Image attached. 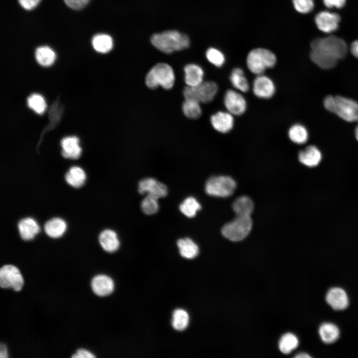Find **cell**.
I'll list each match as a JSON object with an SVG mask.
<instances>
[{"label":"cell","instance_id":"cell-26","mask_svg":"<svg viewBox=\"0 0 358 358\" xmlns=\"http://www.w3.org/2000/svg\"><path fill=\"white\" fill-rule=\"evenodd\" d=\"M232 208L236 216H250L254 209V204L249 197L242 196L234 201Z\"/></svg>","mask_w":358,"mask_h":358},{"label":"cell","instance_id":"cell-32","mask_svg":"<svg viewBox=\"0 0 358 358\" xmlns=\"http://www.w3.org/2000/svg\"><path fill=\"white\" fill-rule=\"evenodd\" d=\"M182 109L185 116L190 119H197L202 113L200 103L193 99H185Z\"/></svg>","mask_w":358,"mask_h":358},{"label":"cell","instance_id":"cell-41","mask_svg":"<svg viewBox=\"0 0 358 358\" xmlns=\"http://www.w3.org/2000/svg\"><path fill=\"white\" fill-rule=\"evenodd\" d=\"M324 105L327 110L333 113L335 107V97L327 96L324 100Z\"/></svg>","mask_w":358,"mask_h":358},{"label":"cell","instance_id":"cell-11","mask_svg":"<svg viewBox=\"0 0 358 358\" xmlns=\"http://www.w3.org/2000/svg\"><path fill=\"white\" fill-rule=\"evenodd\" d=\"M253 94L261 99L272 97L276 92V86L271 78L265 74L256 75L252 84Z\"/></svg>","mask_w":358,"mask_h":358},{"label":"cell","instance_id":"cell-5","mask_svg":"<svg viewBox=\"0 0 358 358\" xmlns=\"http://www.w3.org/2000/svg\"><path fill=\"white\" fill-rule=\"evenodd\" d=\"M252 227L250 216H236L233 221L226 223L222 228L224 237L232 241H239L245 238Z\"/></svg>","mask_w":358,"mask_h":358},{"label":"cell","instance_id":"cell-40","mask_svg":"<svg viewBox=\"0 0 358 358\" xmlns=\"http://www.w3.org/2000/svg\"><path fill=\"white\" fill-rule=\"evenodd\" d=\"M20 5L26 10H31L39 3L40 0H18Z\"/></svg>","mask_w":358,"mask_h":358},{"label":"cell","instance_id":"cell-34","mask_svg":"<svg viewBox=\"0 0 358 358\" xmlns=\"http://www.w3.org/2000/svg\"><path fill=\"white\" fill-rule=\"evenodd\" d=\"M298 345L297 338L291 333H287L281 337L279 343V348L282 353L288 354L296 349Z\"/></svg>","mask_w":358,"mask_h":358},{"label":"cell","instance_id":"cell-19","mask_svg":"<svg viewBox=\"0 0 358 358\" xmlns=\"http://www.w3.org/2000/svg\"><path fill=\"white\" fill-rule=\"evenodd\" d=\"M298 159L301 163L309 167L319 165L322 160L320 151L314 146H309L298 153Z\"/></svg>","mask_w":358,"mask_h":358},{"label":"cell","instance_id":"cell-23","mask_svg":"<svg viewBox=\"0 0 358 358\" xmlns=\"http://www.w3.org/2000/svg\"><path fill=\"white\" fill-rule=\"evenodd\" d=\"M44 229L48 236L57 238L64 234L67 229V224L61 218H53L45 223Z\"/></svg>","mask_w":358,"mask_h":358},{"label":"cell","instance_id":"cell-47","mask_svg":"<svg viewBox=\"0 0 358 358\" xmlns=\"http://www.w3.org/2000/svg\"><path fill=\"white\" fill-rule=\"evenodd\" d=\"M355 135L358 141V125L357 126L356 130H355Z\"/></svg>","mask_w":358,"mask_h":358},{"label":"cell","instance_id":"cell-29","mask_svg":"<svg viewBox=\"0 0 358 358\" xmlns=\"http://www.w3.org/2000/svg\"><path fill=\"white\" fill-rule=\"evenodd\" d=\"M319 333L322 340L325 343L330 344L335 342L339 336V330L334 324L325 323L321 325Z\"/></svg>","mask_w":358,"mask_h":358},{"label":"cell","instance_id":"cell-28","mask_svg":"<svg viewBox=\"0 0 358 358\" xmlns=\"http://www.w3.org/2000/svg\"><path fill=\"white\" fill-rule=\"evenodd\" d=\"M92 45L97 52L101 53L109 52L113 47L112 38L106 34H98L93 36Z\"/></svg>","mask_w":358,"mask_h":358},{"label":"cell","instance_id":"cell-22","mask_svg":"<svg viewBox=\"0 0 358 358\" xmlns=\"http://www.w3.org/2000/svg\"><path fill=\"white\" fill-rule=\"evenodd\" d=\"M100 245L106 252L113 253L117 251L120 242L117 234L113 230L106 229L102 231L98 238Z\"/></svg>","mask_w":358,"mask_h":358},{"label":"cell","instance_id":"cell-36","mask_svg":"<svg viewBox=\"0 0 358 358\" xmlns=\"http://www.w3.org/2000/svg\"><path fill=\"white\" fill-rule=\"evenodd\" d=\"M27 101L28 107L37 114L43 113L46 108L44 98L39 94H31L27 98Z\"/></svg>","mask_w":358,"mask_h":358},{"label":"cell","instance_id":"cell-43","mask_svg":"<svg viewBox=\"0 0 358 358\" xmlns=\"http://www.w3.org/2000/svg\"><path fill=\"white\" fill-rule=\"evenodd\" d=\"M72 357L74 358H95V356L88 350L81 349L78 350Z\"/></svg>","mask_w":358,"mask_h":358},{"label":"cell","instance_id":"cell-20","mask_svg":"<svg viewBox=\"0 0 358 358\" xmlns=\"http://www.w3.org/2000/svg\"><path fill=\"white\" fill-rule=\"evenodd\" d=\"M17 226L20 237L26 241L32 239L40 230L37 222L30 217L25 218L20 220Z\"/></svg>","mask_w":358,"mask_h":358},{"label":"cell","instance_id":"cell-35","mask_svg":"<svg viewBox=\"0 0 358 358\" xmlns=\"http://www.w3.org/2000/svg\"><path fill=\"white\" fill-rule=\"evenodd\" d=\"M158 199L154 196L147 194L141 203L142 211L147 215H152L158 212L159 208Z\"/></svg>","mask_w":358,"mask_h":358},{"label":"cell","instance_id":"cell-1","mask_svg":"<svg viewBox=\"0 0 358 358\" xmlns=\"http://www.w3.org/2000/svg\"><path fill=\"white\" fill-rule=\"evenodd\" d=\"M311 59L324 69L333 68L338 60L345 57L348 51L345 42L334 36L314 40L311 44Z\"/></svg>","mask_w":358,"mask_h":358},{"label":"cell","instance_id":"cell-25","mask_svg":"<svg viewBox=\"0 0 358 358\" xmlns=\"http://www.w3.org/2000/svg\"><path fill=\"white\" fill-rule=\"evenodd\" d=\"M86 179L84 171L78 166L72 167L65 175V180L71 186L80 187L83 186Z\"/></svg>","mask_w":358,"mask_h":358},{"label":"cell","instance_id":"cell-17","mask_svg":"<svg viewBox=\"0 0 358 358\" xmlns=\"http://www.w3.org/2000/svg\"><path fill=\"white\" fill-rule=\"evenodd\" d=\"M184 82L186 86L196 87L204 82V73L203 69L195 64L186 65L184 68Z\"/></svg>","mask_w":358,"mask_h":358},{"label":"cell","instance_id":"cell-31","mask_svg":"<svg viewBox=\"0 0 358 358\" xmlns=\"http://www.w3.org/2000/svg\"><path fill=\"white\" fill-rule=\"evenodd\" d=\"M201 208L199 203L195 198L191 196L186 198L179 206L180 212L189 218L194 217L196 212Z\"/></svg>","mask_w":358,"mask_h":358},{"label":"cell","instance_id":"cell-12","mask_svg":"<svg viewBox=\"0 0 358 358\" xmlns=\"http://www.w3.org/2000/svg\"><path fill=\"white\" fill-rule=\"evenodd\" d=\"M213 128L221 134H227L234 128V116L227 110H219L212 114L210 118Z\"/></svg>","mask_w":358,"mask_h":358},{"label":"cell","instance_id":"cell-9","mask_svg":"<svg viewBox=\"0 0 358 358\" xmlns=\"http://www.w3.org/2000/svg\"><path fill=\"white\" fill-rule=\"evenodd\" d=\"M24 280L18 268L11 265H6L0 269V285L3 288H12L16 291L20 290Z\"/></svg>","mask_w":358,"mask_h":358},{"label":"cell","instance_id":"cell-30","mask_svg":"<svg viewBox=\"0 0 358 358\" xmlns=\"http://www.w3.org/2000/svg\"><path fill=\"white\" fill-rule=\"evenodd\" d=\"M288 136L290 141L294 143L303 144L307 142L308 133L306 128L303 125L295 124L289 128Z\"/></svg>","mask_w":358,"mask_h":358},{"label":"cell","instance_id":"cell-13","mask_svg":"<svg viewBox=\"0 0 358 358\" xmlns=\"http://www.w3.org/2000/svg\"><path fill=\"white\" fill-rule=\"evenodd\" d=\"M138 191L141 194L147 193L158 198L165 197L168 194L167 186L152 178H146L140 180Z\"/></svg>","mask_w":358,"mask_h":358},{"label":"cell","instance_id":"cell-3","mask_svg":"<svg viewBox=\"0 0 358 358\" xmlns=\"http://www.w3.org/2000/svg\"><path fill=\"white\" fill-rule=\"evenodd\" d=\"M175 82V75L172 67L168 64L160 63L153 66L147 73L145 84L150 89L161 86L164 89L173 88Z\"/></svg>","mask_w":358,"mask_h":358},{"label":"cell","instance_id":"cell-24","mask_svg":"<svg viewBox=\"0 0 358 358\" xmlns=\"http://www.w3.org/2000/svg\"><path fill=\"white\" fill-rule=\"evenodd\" d=\"M177 246L180 255L186 259H192L199 253L198 246L190 238L180 239L177 241Z\"/></svg>","mask_w":358,"mask_h":358},{"label":"cell","instance_id":"cell-39","mask_svg":"<svg viewBox=\"0 0 358 358\" xmlns=\"http://www.w3.org/2000/svg\"><path fill=\"white\" fill-rule=\"evenodd\" d=\"M66 5L71 8L79 10L84 8L90 0H64Z\"/></svg>","mask_w":358,"mask_h":358},{"label":"cell","instance_id":"cell-27","mask_svg":"<svg viewBox=\"0 0 358 358\" xmlns=\"http://www.w3.org/2000/svg\"><path fill=\"white\" fill-rule=\"evenodd\" d=\"M35 55L38 63L44 67L51 66L56 59V54L54 51L47 46L38 47L35 51Z\"/></svg>","mask_w":358,"mask_h":358},{"label":"cell","instance_id":"cell-38","mask_svg":"<svg viewBox=\"0 0 358 358\" xmlns=\"http://www.w3.org/2000/svg\"><path fill=\"white\" fill-rule=\"evenodd\" d=\"M292 1L295 9L302 13L311 11L314 7L313 0H292Z\"/></svg>","mask_w":358,"mask_h":358},{"label":"cell","instance_id":"cell-37","mask_svg":"<svg viewBox=\"0 0 358 358\" xmlns=\"http://www.w3.org/2000/svg\"><path fill=\"white\" fill-rule=\"evenodd\" d=\"M206 57L211 64L218 68L222 67L225 62L223 53L215 48H210L206 51Z\"/></svg>","mask_w":358,"mask_h":358},{"label":"cell","instance_id":"cell-44","mask_svg":"<svg viewBox=\"0 0 358 358\" xmlns=\"http://www.w3.org/2000/svg\"><path fill=\"white\" fill-rule=\"evenodd\" d=\"M351 50L353 55L358 58V40H356L352 44Z\"/></svg>","mask_w":358,"mask_h":358},{"label":"cell","instance_id":"cell-7","mask_svg":"<svg viewBox=\"0 0 358 358\" xmlns=\"http://www.w3.org/2000/svg\"><path fill=\"white\" fill-rule=\"evenodd\" d=\"M236 186L235 181L229 177H212L207 180L205 190L210 195L227 197L233 193Z\"/></svg>","mask_w":358,"mask_h":358},{"label":"cell","instance_id":"cell-46","mask_svg":"<svg viewBox=\"0 0 358 358\" xmlns=\"http://www.w3.org/2000/svg\"><path fill=\"white\" fill-rule=\"evenodd\" d=\"M295 357V358H311V357H310L309 355H308V354H306V353H300V354H299L298 355H297Z\"/></svg>","mask_w":358,"mask_h":358},{"label":"cell","instance_id":"cell-4","mask_svg":"<svg viewBox=\"0 0 358 358\" xmlns=\"http://www.w3.org/2000/svg\"><path fill=\"white\" fill-rule=\"evenodd\" d=\"M276 61L275 54L271 51L264 48H256L248 54L246 65L250 72L256 76L265 74L267 70L273 68Z\"/></svg>","mask_w":358,"mask_h":358},{"label":"cell","instance_id":"cell-33","mask_svg":"<svg viewBox=\"0 0 358 358\" xmlns=\"http://www.w3.org/2000/svg\"><path fill=\"white\" fill-rule=\"evenodd\" d=\"M189 323V316L187 312L183 309H178L174 311L173 314L172 326L178 331L184 330Z\"/></svg>","mask_w":358,"mask_h":358},{"label":"cell","instance_id":"cell-8","mask_svg":"<svg viewBox=\"0 0 358 358\" xmlns=\"http://www.w3.org/2000/svg\"><path fill=\"white\" fill-rule=\"evenodd\" d=\"M243 93L234 89L227 90L223 96V104L226 110L234 116L245 113L248 107L247 100Z\"/></svg>","mask_w":358,"mask_h":358},{"label":"cell","instance_id":"cell-16","mask_svg":"<svg viewBox=\"0 0 358 358\" xmlns=\"http://www.w3.org/2000/svg\"><path fill=\"white\" fill-rule=\"evenodd\" d=\"M326 300L334 309L342 310L346 309L349 304V300L346 292L342 288L334 287L330 289L327 293Z\"/></svg>","mask_w":358,"mask_h":358},{"label":"cell","instance_id":"cell-2","mask_svg":"<svg viewBox=\"0 0 358 358\" xmlns=\"http://www.w3.org/2000/svg\"><path fill=\"white\" fill-rule=\"evenodd\" d=\"M151 42L155 48L166 54L183 50L189 45L188 36L176 30L154 34L151 37Z\"/></svg>","mask_w":358,"mask_h":358},{"label":"cell","instance_id":"cell-45","mask_svg":"<svg viewBox=\"0 0 358 358\" xmlns=\"http://www.w3.org/2000/svg\"><path fill=\"white\" fill-rule=\"evenodd\" d=\"M8 357V353L6 346L4 344H1L0 346V358H6Z\"/></svg>","mask_w":358,"mask_h":358},{"label":"cell","instance_id":"cell-21","mask_svg":"<svg viewBox=\"0 0 358 358\" xmlns=\"http://www.w3.org/2000/svg\"><path fill=\"white\" fill-rule=\"evenodd\" d=\"M229 81L234 89L242 93H246L250 89L248 79L243 70L240 68H235L232 70Z\"/></svg>","mask_w":358,"mask_h":358},{"label":"cell","instance_id":"cell-42","mask_svg":"<svg viewBox=\"0 0 358 358\" xmlns=\"http://www.w3.org/2000/svg\"><path fill=\"white\" fill-rule=\"evenodd\" d=\"M346 0H323L324 4L328 7H342L345 4Z\"/></svg>","mask_w":358,"mask_h":358},{"label":"cell","instance_id":"cell-6","mask_svg":"<svg viewBox=\"0 0 358 358\" xmlns=\"http://www.w3.org/2000/svg\"><path fill=\"white\" fill-rule=\"evenodd\" d=\"M218 86L214 81H204L199 85L183 89L185 99H193L202 103H208L214 100L218 92Z\"/></svg>","mask_w":358,"mask_h":358},{"label":"cell","instance_id":"cell-18","mask_svg":"<svg viewBox=\"0 0 358 358\" xmlns=\"http://www.w3.org/2000/svg\"><path fill=\"white\" fill-rule=\"evenodd\" d=\"M79 142V139L75 136L64 138L61 141L63 157L71 159L79 158L82 152Z\"/></svg>","mask_w":358,"mask_h":358},{"label":"cell","instance_id":"cell-14","mask_svg":"<svg viewBox=\"0 0 358 358\" xmlns=\"http://www.w3.org/2000/svg\"><path fill=\"white\" fill-rule=\"evenodd\" d=\"M340 20L338 14L327 11L319 12L315 17L317 27L326 33H330L337 29Z\"/></svg>","mask_w":358,"mask_h":358},{"label":"cell","instance_id":"cell-15","mask_svg":"<svg viewBox=\"0 0 358 358\" xmlns=\"http://www.w3.org/2000/svg\"><path fill=\"white\" fill-rule=\"evenodd\" d=\"M91 288L93 292L98 296H105L114 290V284L111 278L104 274L95 276L91 280Z\"/></svg>","mask_w":358,"mask_h":358},{"label":"cell","instance_id":"cell-10","mask_svg":"<svg viewBox=\"0 0 358 358\" xmlns=\"http://www.w3.org/2000/svg\"><path fill=\"white\" fill-rule=\"evenodd\" d=\"M335 97L334 113L348 122L358 121V103L341 96Z\"/></svg>","mask_w":358,"mask_h":358}]
</instances>
